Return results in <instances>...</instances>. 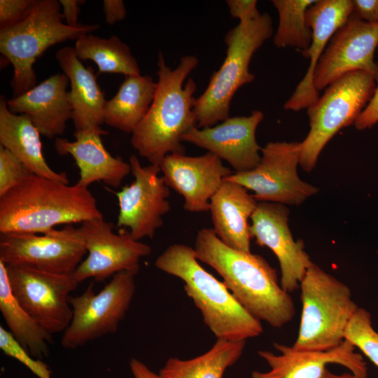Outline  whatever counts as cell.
<instances>
[{"instance_id":"obj_1","label":"cell","mask_w":378,"mask_h":378,"mask_svg":"<svg viewBox=\"0 0 378 378\" xmlns=\"http://www.w3.org/2000/svg\"><path fill=\"white\" fill-rule=\"evenodd\" d=\"M196 258L214 269L241 304L253 317L274 328L290 322L295 313L293 300L278 280L276 270L260 255L232 248L213 228L198 231Z\"/></svg>"},{"instance_id":"obj_2","label":"cell","mask_w":378,"mask_h":378,"mask_svg":"<svg viewBox=\"0 0 378 378\" xmlns=\"http://www.w3.org/2000/svg\"><path fill=\"white\" fill-rule=\"evenodd\" d=\"M198 63L197 57L186 55L172 69L162 52L158 53L153 101L130 139L133 148L150 164L160 165L169 154L186 153L183 137L197 127L193 111L197 85L191 78L184 82Z\"/></svg>"},{"instance_id":"obj_3","label":"cell","mask_w":378,"mask_h":378,"mask_svg":"<svg viewBox=\"0 0 378 378\" xmlns=\"http://www.w3.org/2000/svg\"><path fill=\"white\" fill-rule=\"evenodd\" d=\"M102 217L87 188L34 174L0 197L1 233L39 234Z\"/></svg>"},{"instance_id":"obj_4","label":"cell","mask_w":378,"mask_h":378,"mask_svg":"<svg viewBox=\"0 0 378 378\" xmlns=\"http://www.w3.org/2000/svg\"><path fill=\"white\" fill-rule=\"evenodd\" d=\"M154 265L184 282L186 293L217 339L246 341L263 332L261 321L241 305L224 282L200 265L192 247L183 244L170 245L157 258Z\"/></svg>"},{"instance_id":"obj_5","label":"cell","mask_w":378,"mask_h":378,"mask_svg":"<svg viewBox=\"0 0 378 378\" xmlns=\"http://www.w3.org/2000/svg\"><path fill=\"white\" fill-rule=\"evenodd\" d=\"M57 0H34L27 15L18 23L0 30V52L13 66L10 85L13 97L36 85L33 65L44 52L66 40H77L99 28L98 24H64Z\"/></svg>"},{"instance_id":"obj_6","label":"cell","mask_w":378,"mask_h":378,"mask_svg":"<svg viewBox=\"0 0 378 378\" xmlns=\"http://www.w3.org/2000/svg\"><path fill=\"white\" fill-rule=\"evenodd\" d=\"M300 288L302 312L292 346L300 351H328L340 346L358 309L349 286L313 263Z\"/></svg>"},{"instance_id":"obj_7","label":"cell","mask_w":378,"mask_h":378,"mask_svg":"<svg viewBox=\"0 0 378 378\" xmlns=\"http://www.w3.org/2000/svg\"><path fill=\"white\" fill-rule=\"evenodd\" d=\"M272 34V18L267 13L253 20L239 22L227 32L225 59L211 75L205 90L196 98L193 111L197 127H211L230 117L234 94L255 79L249 71L253 55Z\"/></svg>"},{"instance_id":"obj_8","label":"cell","mask_w":378,"mask_h":378,"mask_svg":"<svg viewBox=\"0 0 378 378\" xmlns=\"http://www.w3.org/2000/svg\"><path fill=\"white\" fill-rule=\"evenodd\" d=\"M376 82L367 71L347 73L329 85L307 108L310 130L301 142L300 161L304 171L315 167L323 148L341 129L355 123L372 98Z\"/></svg>"},{"instance_id":"obj_9","label":"cell","mask_w":378,"mask_h":378,"mask_svg":"<svg viewBox=\"0 0 378 378\" xmlns=\"http://www.w3.org/2000/svg\"><path fill=\"white\" fill-rule=\"evenodd\" d=\"M135 274L120 272L96 294L93 284L80 295L69 297L73 316L64 331V348L75 349L91 340L116 332L135 292Z\"/></svg>"},{"instance_id":"obj_10","label":"cell","mask_w":378,"mask_h":378,"mask_svg":"<svg viewBox=\"0 0 378 378\" xmlns=\"http://www.w3.org/2000/svg\"><path fill=\"white\" fill-rule=\"evenodd\" d=\"M301 142L267 143L261 150V160L252 170L233 173L224 178L254 192L258 202L298 206L318 192L301 180L298 174Z\"/></svg>"},{"instance_id":"obj_11","label":"cell","mask_w":378,"mask_h":378,"mask_svg":"<svg viewBox=\"0 0 378 378\" xmlns=\"http://www.w3.org/2000/svg\"><path fill=\"white\" fill-rule=\"evenodd\" d=\"M87 253L80 229L71 225L39 234L0 235V260L6 265L71 274Z\"/></svg>"},{"instance_id":"obj_12","label":"cell","mask_w":378,"mask_h":378,"mask_svg":"<svg viewBox=\"0 0 378 378\" xmlns=\"http://www.w3.org/2000/svg\"><path fill=\"white\" fill-rule=\"evenodd\" d=\"M10 289L20 306L50 334L64 331L73 311L69 293L78 282L71 274L6 265Z\"/></svg>"},{"instance_id":"obj_13","label":"cell","mask_w":378,"mask_h":378,"mask_svg":"<svg viewBox=\"0 0 378 378\" xmlns=\"http://www.w3.org/2000/svg\"><path fill=\"white\" fill-rule=\"evenodd\" d=\"M113 227L104 217L81 223L79 229L88 254L72 273L78 283L90 278L103 281L120 272L136 274L140 260L151 253L149 245L133 239L128 230L117 234Z\"/></svg>"},{"instance_id":"obj_14","label":"cell","mask_w":378,"mask_h":378,"mask_svg":"<svg viewBox=\"0 0 378 378\" xmlns=\"http://www.w3.org/2000/svg\"><path fill=\"white\" fill-rule=\"evenodd\" d=\"M129 163L134 180L115 192L119 206L117 226L129 229L137 241L152 239L171 209L169 188L159 175L160 165L142 166L134 155L130 157Z\"/></svg>"},{"instance_id":"obj_15","label":"cell","mask_w":378,"mask_h":378,"mask_svg":"<svg viewBox=\"0 0 378 378\" xmlns=\"http://www.w3.org/2000/svg\"><path fill=\"white\" fill-rule=\"evenodd\" d=\"M378 23L363 20L352 13L332 36L316 66L314 85L318 92L347 73L364 71L378 81Z\"/></svg>"},{"instance_id":"obj_16","label":"cell","mask_w":378,"mask_h":378,"mask_svg":"<svg viewBox=\"0 0 378 378\" xmlns=\"http://www.w3.org/2000/svg\"><path fill=\"white\" fill-rule=\"evenodd\" d=\"M289 209L284 204L258 202L253 213L250 234L260 246L269 248L278 259L280 284L290 293L300 288L307 269L314 263L302 240L295 241L288 227Z\"/></svg>"},{"instance_id":"obj_17","label":"cell","mask_w":378,"mask_h":378,"mask_svg":"<svg viewBox=\"0 0 378 378\" xmlns=\"http://www.w3.org/2000/svg\"><path fill=\"white\" fill-rule=\"evenodd\" d=\"M260 110L248 116L229 117L211 127L193 128L183 137L189 142L206 150L225 160L234 173L252 170L261 160L262 148L258 145L255 132L263 119Z\"/></svg>"},{"instance_id":"obj_18","label":"cell","mask_w":378,"mask_h":378,"mask_svg":"<svg viewBox=\"0 0 378 378\" xmlns=\"http://www.w3.org/2000/svg\"><path fill=\"white\" fill-rule=\"evenodd\" d=\"M160 167L166 185L183 197V209L196 213L209 211L212 197L232 174L210 152L200 156L169 154Z\"/></svg>"},{"instance_id":"obj_19","label":"cell","mask_w":378,"mask_h":378,"mask_svg":"<svg viewBox=\"0 0 378 378\" xmlns=\"http://www.w3.org/2000/svg\"><path fill=\"white\" fill-rule=\"evenodd\" d=\"M279 352L258 351L267 363V372L255 370L252 378H321L329 364H338L348 369L357 378H368V367L362 355L348 340L328 351H300L292 346L274 343Z\"/></svg>"},{"instance_id":"obj_20","label":"cell","mask_w":378,"mask_h":378,"mask_svg":"<svg viewBox=\"0 0 378 378\" xmlns=\"http://www.w3.org/2000/svg\"><path fill=\"white\" fill-rule=\"evenodd\" d=\"M353 13L351 0H316L306 12L307 25L312 31L309 46L301 51L309 59V66L302 80L284 104L285 110L298 111L307 108L319 98L314 85V76L332 36Z\"/></svg>"},{"instance_id":"obj_21","label":"cell","mask_w":378,"mask_h":378,"mask_svg":"<svg viewBox=\"0 0 378 378\" xmlns=\"http://www.w3.org/2000/svg\"><path fill=\"white\" fill-rule=\"evenodd\" d=\"M69 79L64 74L52 75L40 84L7 100L8 110L25 114L40 134L48 139L62 135L72 118V106L66 90Z\"/></svg>"},{"instance_id":"obj_22","label":"cell","mask_w":378,"mask_h":378,"mask_svg":"<svg viewBox=\"0 0 378 378\" xmlns=\"http://www.w3.org/2000/svg\"><path fill=\"white\" fill-rule=\"evenodd\" d=\"M55 57L63 74L69 79V98L73 110L74 134L87 132L108 134V132L101 127L106 100L93 69L85 67L74 48L70 46L59 49Z\"/></svg>"},{"instance_id":"obj_23","label":"cell","mask_w":378,"mask_h":378,"mask_svg":"<svg viewBox=\"0 0 378 378\" xmlns=\"http://www.w3.org/2000/svg\"><path fill=\"white\" fill-rule=\"evenodd\" d=\"M99 132L74 134L76 140L57 137L54 146L61 155H71L80 170L77 185L87 188L96 181L117 188L131 173L129 162L113 157L104 147Z\"/></svg>"},{"instance_id":"obj_24","label":"cell","mask_w":378,"mask_h":378,"mask_svg":"<svg viewBox=\"0 0 378 378\" xmlns=\"http://www.w3.org/2000/svg\"><path fill=\"white\" fill-rule=\"evenodd\" d=\"M245 187L223 180L210 201L209 211L213 230L227 246L251 252L248 220L258 202Z\"/></svg>"},{"instance_id":"obj_25","label":"cell","mask_w":378,"mask_h":378,"mask_svg":"<svg viewBox=\"0 0 378 378\" xmlns=\"http://www.w3.org/2000/svg\"><path fill=\"white\" fill-rule=\"evenodd\" d=\"M40 132L25 114H14L0 97V145L13 154L34 175L69 184L65 172L50 168L42 150Z\"/></svg>"},{"instance_id":"obj_26","label":"cell","mask_w":378,"mask_h":378,"mask_svg":"<svg viewBox=\"0 0 378 378\" xmlns=\"http://www.w3.org/2000/svg\"><path fill=\"white\" fill-rule=\"evenodd\" d=\"M155 90L156 82L150 76H126L115 96L106 102L104 122L132 134L148 113Z\"/></svg>"},{"instance_id":"obj_27","label":"cell","mask_w":378,"mask_h":378,"mask_svg":"<svg viewBox=\"0 0 378 378\" xmlns=\"http://www.w3.org/2000/svg\"><path fill=\"white\" fill-rule=\"evenodd\" d=\"M0 311L9 332L30 355L48 356L52 334L46 330L18 303L12 293L6 265L0 260Z\"/></svg>"},{"instance_id":"obj_28","label":"cell","mask_w":378,"mask_h":378,"mask_svg":"<svg viewBox=\"0 0 378 378\" xmlns=\"http://www.w3.org/2000/svg\"><path fill=\"white\" fill-rule=\"evenodd\" d=\"M246 341L217 339L204 354L188 360L170 358L160 370L162 378H223L243 354Z\"/></svg>"},{"instance_id":"obj_29","label":"cell","mask_w":378,"mask_h":378,"mask_svg":"<svg viewBox=\"0 0 378 378\" xmlns=\"http://www.w3.org/2000/svg\"><path fill=\"white\" fill-rule=\"evenodd\" d=\"M74 48L80 60L93 61L99 67V74H121L125 77L141 74L129 46L117 36L104 38L88 34L76 41Z\"/></svg>"},{"instance_id":"obj_30","label":"cell","mask_w":378,"mask_h":378,"mask_svg":"<svg viewBox=\"0 0 378 378\" xmlns=\"http://www.w3.org/2000/svg\"><path fill=\"white\" fill-rule=\"evenodd\" d=\"M316 1H272L279 15V24L273 38L276 47H293L302 51L309 46L312 31L307 25L306 12Z\"/></svg>"},{"instance_id":"obj_31","label":"cell","mask_w":378,"mask_h":378,"mask_svg":"<svg viewBox=\"0 0 378 378\" xmlns=\"http://www.w3.org/2000/svg\"><path fill=\"white\" fill-rule=\"evenodd\" d=\"M344 340L358 348L378 368V332L372 326L368 311L358 307L346 328Z\"/></svg>"},{"instance_id":"obj_32","label":"cell","mask_w":378,"mask_h":378,"mask_svg":"<svg viewBox=\"0 0 378 378\" xmlns=\"http://www.w3.org/2000/svg\"><path fill=\"white\" fill-rule=\"evenodd\" d=\"M0 349L4 354L27 367L38 377L51 378L48 365L41 359L31 356L2 326H0Z\"/></svg>"},{"instance_id":"obj_33","label":"cell","mask_w":378,"mask_h":378,"mask_svg":"<svg viewBox=\"0 0 378 378\" xmlns=\"http://www.w3.org/2000/svg\"><path fill=\"white\" fill-rule=\"evenodd\" d=\"M31 174L13 154L0 145V197Z\"/></svg>"},{"instance_id":"obj_34","label":"cell","mask_w":378,"mask_h":378,"mask_svg":"<svg viewBox=\"0 0 378 378\" xmlns=\"http://www.w3.org/2000/svg\"><path fill=\"white\" fill-rule=\"evenodd\" d=\"M34 0H0V30L22 21Z\"/></svg>"},{"instance_id":"obj_35","label":"cell","mask_w":378,"mask_h":378,"mask_svg":"<svg viewBox=\"0 0 378 378\" xmlns=\"http://www.w3.org/2000/svg\"><path fill=\"white\" fill-rule=\"evenodd\" d=\"M226 4L231 16L238 19L239 22L253 20L261 15L255 0H227Z\"/></svg>"},{"instance_id":"obj_36","label":"cell","mask_w":378,"mask_h":378,"mask_svg":"<svg viewBox=\"0 0 378 378\" xmlns=\"http://www.w3.org/2000/svg\"><path fill=\"white\" fill-rule=\"evenodd\" d=\"M378 122V81L370 102L361 112L354 125L358 130L370 128Z\"/></svg>"},{"instance_id":"obj_37","label":"cell","mask_w":378,"mask_h":378,"mask_svg":"<svg viewBox=\"0 0 378 378\" xmlns=\"http://www.w3.org/2000/svg\"><path fill=\"white\" fill-rule=\"evenodd\" d=\"M353 13L364 21L378 23V0H354Z\"/></svg>"},{"instance_id":"obj_38","label":"cell","mask_w":378,"mask_h":378,"mask_svg":"<svg viewBox=\"0 0 378 378\" xmlns=\"http://www.w3.org/2000/svg\"><path fill=\"white\" fill-rule=\"evenodd\" d=\"M103 10L105 15V22L110 25L122 20L127 15L125 4L122 0H104Z\"/></svg>"},{"instance_id":"obj_39","label":"cell","mask_w":378,"mask_h":378,"mask_svg":"<svg viewBox=\"0 0 378 378\" xmlns=\"http://www.w3.org/2000/svg\"><path fill=\"white\" fill-rule=\"evenodd\" d=\"M59 2L63 9L62 13L66 24L71 27L78 25L79 5L84 4L85 1L80 0H59Z\"/></svg>"},{"instance_id":"obj_40","label":"cell","mask_w":378,"mask_h":378,"mask_svg":"<svg viewBox=\"0 0 378 378\" xmlns=\"http://www.w3.org/2000/svg\"><path fill=\"white\" fill-rule=\"evenodd\" d=\"M130 367L134 378H162L160 374L150 370L144 363L136 358H132Z\"/></svg>"},{"instance_id":"obj_41","label":"cell","mask_w":378,"mask_h":378,"mask_svg":"<svg viewBox=\"0 0 378 378\" xmlns=\"http://www.w3.org/2000/svg\"><path fill=\"white\" fill-rule=\"evenodd\" d=\"M321 378H357L351 372H345L342 374H335L330 372L328 368L324 372V374Z\"/></svg>"}]
</instances>
